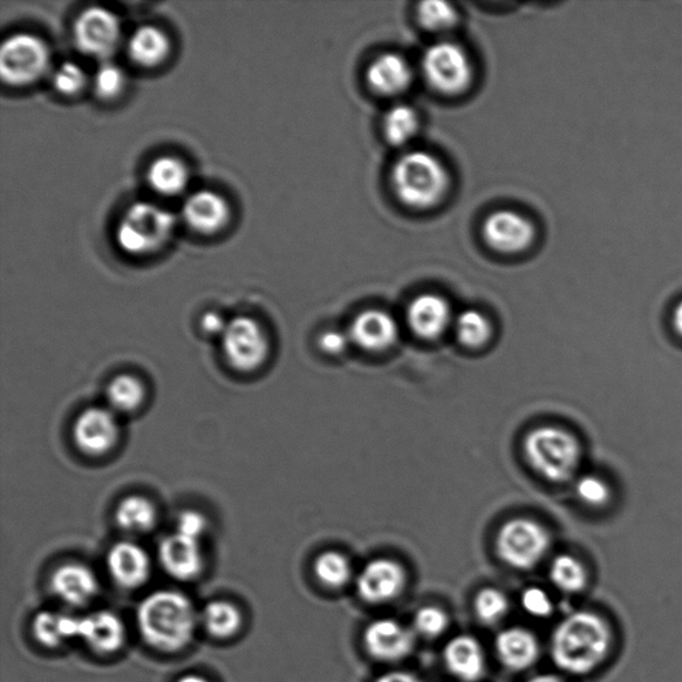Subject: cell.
Masks as SVG:
<instances>
[{"label":"cell","instance_id":"obj_9","mask_svg":"<svg viewBox=\"0 0 682 682\" xmlns=\"http://www.w3.org/2000/svg\"><path fill=\"white\" fill-rule=\"evenodd\" d=\"M72 33L74 43L81 53L101 60L111 58L121 42L119 18L98 6L79 13Z\"/></svg>","mask_w":682,"mask_h":682},{"label":"cell","instance_id":"obj_14","mask_svg":"<svg viewBox=\"0 0 682 682\" xmlns=\"http://www.w3.org/2000/svg\"><path fill=\"white\" fill-rule=\"evenodd\" d=\"M74 440L86 455H105L111 451L119 440L118 420L108 409H87L75 422Z\"/></svg>","mask_w":682,"mask_h":682},{"label":"cell","instance_id":"obj_2","mask_svg":"<svg viewBox=\"0 0 682 682\" xmlns=\"http://www.w3.org/2000/svg\"><path fill=\"white\" fill-rule=\"evenodd\" d=\"M196 623L194 604L179 592H154L138 608L142 637L162 652L184 650L194 637Z\"/></svg>","mask_w":682,"mask_h":682},{"label":"cell","instance_id":"obj_21","mask_svg":"<svg viewBox=\"0 0 682 682\" xmlns=\"http://www.w3.org/2000/svg\"><path fill=\"white\" fill-rule=\"evenodd\" d=\"M107 564L114 582L126 590L139 588L152 573V562L146 551L134 543L115 544L108 554Z\"/></svg>","mask_w":682,"mask_h":682},{"label":"cell","instance_id":"obj_20","mask_svg":"<svg viewBox=\"0 0 682 682\" xmlns=\"http://www.w3.org/2000/svg\"><path fill=\"white\" fill-rule=\"evenodd\" d=\"M447 671L462 682H479L487 670L486 653L474 636L459 634L448 641L442 651Z\"/></svg>","mask_w":682,"mask_h":682},{"label":"cell","instance_id":"obj_15","mask_svg":"<svg viewBox=\"0 0 682 682\" xmlns=\"http://www.w3.org/2000/svg\"><path fill=\"white\" fill-rule=\"evenodd\" d=\"M182 216L191 230L202 235H214L227 226L230 204L210 189L196 191L183 204Z\"/></svg>","mask_w":682,"mask_h":682},{"label":"cell","instance_id":"obj_46","mask_svg":"<svg viewBox=\"0 0 682 682\" xmlns=\"http://www.w3.org/2000/svg\"><path fill=\"white\" fill-rule=\"evenodd\" d=\"M672 324L678 335L682 338V300L673 311Z\"/></svg>","mask_w":682,"mask_h":682},{"label":"cell","instance_id":"obj_40","mask_svg":"<svg viewBox=\"0 0 682 682\" xmlns=\"http://www.w3.org/2000/svg\"><path fill=\"white\" fill-rule=\"evenodd\" d=\"M448 626L449 617L439 606H422L413 618V632L427 639L440 637Z\"/></svg>","mask_w":682,"mask_h":682},{"label":"cell","instance_id":"obj_4","mask_svg":"<svg viewBox=\"0 0 682 682\" xmlns=\"http://www.w3.org/2000/svg\"><path fill=\"white\" fill-rule=\"evenodd\" d=\"M392 184L402 203L425 210L436 206L447 195L449 174L432 154L411 152L402 155L394 165Z\"/></svg>","mask_w":682,"mask_h":682},{"label":"cell","instance_id":"obj_5","mask_svg":"<svg viewBox=\"0 0 682 682\" xmlns=\"http://www.w3.org/2000/svg\"><path fill=\"white\" fill-rule=\"evenodd\" d=\"M175 227L176 217L168 210L154 203L136 202L120 217L115 238L126 254L146 256L165 247Z\"/></svg>","mask_w":682,"mask_h":682},{"label":"cell","instance_id":"obj_3","mask_svg":"<svg viewBox=\"0 0 682 682\" xmlns=\"http://www.w3.org/2000/svg\"><path fill=\"white\" fill-rule=\"evenodd\" d=\"M524 455L532 469L551 483H567L583 462V446L568 429L543 426L525 436Z\"/></svg>","mask_w":682,"mask_h":682},{"label":"cell","instance_id":"obj_29","mask_svg":"<svg viewBox=\"0 0 682 682\" xmlns=\"http://www.w3.org/2000/svg\"><path fill=\"white\" fill-rule=\"evenodd\" d=\"M202 622L211 636L226 640L241 631L243 616L236 605L224 600H215L204 608Z\"/></svg>","mask_w":682,"mask_h":682},{"label":"cell","instance_id":"obj_17","mask_svg":"<svg viewBox=\"0 0 682 682\" xmlns=\"http://www.w3.org/2000/svg\"><path fill=\"white\" fill-rule=\"evenodd\" d=\"M407 322L416 337L438 339L452 323L451 305L436 293H422L408 305Z\"/></svg>","mask_w":682,"mask_h":682},{"label":"cell","instance_id":"obj_22","mask_svg":"<svg viewBox=\"0 0 682 682\" xmlns=\"http://www.w3.org/2000/svg\"><path fill=\"white\" fill-rule=\"evenodd\" d=\"M51 588L61 602L84 606L98 595L99 584L95 573L86 565L70 563L53 572Z\"/></svg>","mask_w":682,"mask_h":682},{"label":"cell","instance_id":"obj_25","mask_svg":"<svg viewBox=\"0 0 682 682\" xmlns=\"http://www.w3.org/2000/svg\"><path fill=\"white\" fill-rule=\"evenodd\" d=\"M170 43L167 33L155 26L136 29L127 43V56L136 66L154 68L169 56Z\"/></svg>","mask_w":682,"mask_h":682},{"label":"cell","instance_id":"obj_1","mask_svg":"<svg viewBox=\"0 0 682 682\" xmlns=\"http://www.w3.org/2000/svg\"><path fill=\"white\" fill-rule=\"evenodd\" d=\"M616 646V632L603 613L578 610L562 618L549 641L554 664L569 676L585 678L602 670Z\"/></svg>","mask_w":682,"mask_h":682},{"label":"cell","instance_id":"obj_8","mask_svg":"<svg viewBox=\"0 0 682 682\" xmlns=\"http://www.w3.org/2000/svg\"><path fill=\"white\" fill-rule=\"evenodd\" d=\"M421 70L428 84L446 95L466 91L472 80V65L467 52L454 42L429 47L422 56Z\"/></svg>","mask_w":682,"mask_h":682},{"label":"cell","instance_id":"obj_16","mask_svg":"<svg viewBox=\"0 0 682 682\" xmlns=\"http://www.w3.org/2000/svg\"><path fill=\"white\" fill-rule=\"evenodd\" d=\"M348 335L354 345L368 352H383L397 343L399 327L390 313L381 310L360 312Z\"/></svg>","mask_w":682,"mask_h":682},{"label":"cell","instance_id":"obj_11","mask_svg":"<svg viewBox=\"0 0 682 682\" xmlns=\"http://www.w3.org/2000/svg\"><path fill=\"white\" fill-rule=\"evenodd\" d=\"M366 651L381 663H398L412 653L415 632L394 618H378L366 627Z\"/></svg>","mask_w":682,"mask_h":682},{"label":"cell","instance_id":"obj_7","mask_svg":"<svg viewBox=\"0 0 682 682\" xmlns=\"http://www.w3.org/2000/svg\"><path fill=\"white\" fill-rule=\"evenodd\" d=\"M50 66L49 46L32 33H13L0 49V75L7 85L25 87L37 84L49 72Z\"/></svg>","mask_w":682,"mask_h":682},{"label":"cell","instance_id":"obj_44","mask_svg":"<svg viewBox=\"0 0 682 682\" xmlns=\"http://www.w3.org/2000/svg\"><path fill=\"white\" fill-rule=\"evenodd\" d=\"M227 324L228 323L224 322L220 313L216 312H208L202 319V329L211 333V335H223L224 331L227 329Z\"/></svg>","mask_w":682,"mask_h":682},{"label":"cell","instance_id":"obj_18","mask_svg":"<svg viewBox=\"0 0 682 682\" xmlns=\"http://www.w3.org/2000/svg\"><path fill=\"white\" fill-rule=\"evenodd\" d=\"M495 651L503 666L512 672H523L540 659L542 645L527 627L512 626L497 634Z\"/></svg>","mask_w":682,"mask_h":682},{"label":"cell","instance_id":"obj_19","mask_svg":"<svg viewBox=\"0 0 682 682\" xmlns=\"http://www.w3.org/2000/svg\"><path fill=\"white\" fill-rule=\"evenodd\" d=\"M159 557L168 575L181 582H188L199 576L203 569L201 540L177 532L163 540Z\"/></svg>","mask_w":682,"mask_h":682},{"label":"cell","instance_id":"obj_27","mask_svg":"<svg viewBox=\"0 0 682 682\" xmlns=\"http://www.w3.org/2000/svg\"><path fill=\"white\" fill-rule=\"evenodd\" d=\"M33 636L47 647H58L68 640L79 637V618L64 613L43 611L32 623Z\"/></svg>","mask_w":682,"mask_h":682},{"label":"cell","instance_id":"obj_35","mask_svg":"<svg viewBox=\"0 0 682 682\" xmlns=\"http://www.w3.org/2000/svg\"><path fill=\"white\" fill-rule=\"evenodd\" d=\"M474 608L481 623L493 625L507 616L509 600L503 591L487 586L477 593Z\"/></svg>","mask_w":682,"mask_h":682},{"label":"cell","instance_id":"obj_41","mask_svg":"<svg viewBox=\"0 0 682 682\" xmlns=\"http://www.w3.org/2000/svg\"><path fill=\"white\" fill-rule=\"evenodd\" d=\"M523 610L528 613L529 616L536 618H547L552 616L555 611L554 600L549 596V593L540 586H528L522 593L520 600Z\"/></svg>","mask_w":682,"mask_h":682},{"label":"cell","instance_id":"obj_28","mask_svg":"<svg viewBox=\"0 0 682 682\" xmlns=\"http://www.w3.org/2000/svg\"><path fill=\"white\" fill-rule=\"evenodd\" d=\"M549 579L564 595H579L590 585V572L578 557L557 555L549 565Z\"/></svg>","mask_w":682,"mask_h":682},{"label":"cell","instance_id":"obj_45","mask_svg":"<svg viewBox=\"0 0 682 682\" xmlns=\"http://www.w3.org/2000/svg\"><path fill=\"white\" fill-rule=\"evenodd\" d=\"M374 682H422L416 674L405 671H393L381 674Z\"/></svg>","mask_w":682,"mask_h":682},{"label":"cell","instance_id":"obj_39","mask_svg":"<svg viewBox=\"0 0 682 682\" xmlns=\"http://www.w3.org/2000/svg\"><path fill=\"white\" fill-rule=\"evenodd\" d=\"M52 86L65 97H75L85 90L87 74L84 68L74 61H65L52 75Z\"/></svg>","mask_w":682,"mask_h":682},{"label":"cell","instance_id":"obj_33","mask_svg":"<svg viewBox=\"0 0 682 682\" xmlns=\"http://www.w3.org/2000/svg\"><path fill=\"white\" fill-rule=\"evenodd\" d=\"M313 572L324 586L339 590L351 582L352 565L348 557L340 552L327 551L316 557L315 563H313Z\"/></svg>","mask_w":682,"mask_h":682},{"label":"cell","instance_id":"obj_34","mask_svg":"<svg viewBox=\"0 0 682 682\" xmlns=\"http://www.w3.org/2000/svg\"><path fill=\"white\" fill-rule=\"evenodd\" d=\"M107 397L115 411L128 413L142 406L146 391L140 380L131 374H120L111 381Z\"/></svg>","mask_w":682,"mask_h":682},{"label":"cell","instance_id":"obj_38","mask_svg":"<svg viewBox=\"0 0 682 682\" xmlns=\"http://www.w3.org/2000/svg\"><path fill=\"white\" fill-rule=\"evenodd\" d=\"M418 18L429 31H446L456 25L457 12L449 3L429 0L419 6Z\"/></svg>","mask_w":682,"mask_h":682},{"label":"cell","instance_id":"obj_30","mask_svg":"<svg viewBox=\"0 0 682 682\" xmlns=\"http://www.w3.org/2000/svg\"><path fill=\"white\" fill-rule=\"evenodd\" d=\"M119 527L135 534L152 529L156 523L154 504L142 496H129L116 509Z\"/></svg>","mask_w":682,"mask_h":682},{"label":"cell","instance_id":"obj_48","mask_svg":"<svg viewBox=\"0 0 682 682\" xmlns=\"http://www.w3.org/2000/svg\"><path fill=\"white\" fill-rule=\"evenodd\" d=\"M177 682H208L206 679L202 676H197V674H187V676H183L177 680Z\"/></svg>","mask_w":682,"mask_h":682},{"label":"cell","instance_id":"obj_10","mask_svg":"<svg viewBox=\"0 0 682 682\" xmlns=\"http://www.w3.org/2000/svg\"><path fill=\"white\" fill-rule=\"evenodd\" d=\"M222 337L224 357L237 371H255L269 357L267 335L254 319L245 316L232 319Z\"/></svg>","mask_w":682,"mask_h":682},{"label":"cell","instance_id":"obj_26","mask_svg":"<svg viewBox=\"0 0 682 682\" xmlns=\"http://www.w3.org/2000/svg\"><path fill=\"white\" fill-rule=\"evenodd\" d=\"M188 181L187 166L175 156H160L149 165L147 170L148 186L159 195H181L187 188Z\"/></svg>","mask_w":682,"mask_h":682},{"label":"cell","instance_id":"obj_47","mask_svg":"<svg viewBox=\"0 0 682 682\" xmlns=\"http://www.w3.org/2000/svg\"><path fill=\"white\" fill-rule=\"evenodd\" d=\"M528 682H565L561 676H556V674L544 673L537 674V676L532 678Z\"/></svg>","mask_w":682,"mask_h":682},{"label":"cell","instance_id":"obj_43","mask_svg":"<svg viewBox=\"0 0 682 682\" xmlns=\"http://www.w3.org/2000/svg\"><path fill=\"white\" fill-rule=\"evenodd\" d=\"M351 343L350 335L341 331H327L319 339V347L329 354L343 353Z\"/></svg>","mask_w":682,"mask_h":682},{"label":"cell","instance_id":"obj_36","mask_svg":"<svg viewBox=\"0 0 682 682\" xmlns=\"http://www.w3.org/2000/svg\"><path fill=\"white\" fill-rule=\"evenodd\" d=\"M575 490L577 499L591 508H604L613 497L610 483L604 477L593 474L577 477Z\"/></svg>","mask_w":682,"mask_h":682},{"label":"cell","instance_id":"obj_23","mask_svg":"<svg viewBox=\"0 0 682 682\" xmlns=\"http://www.w3.org/2000/svg\"><path fill=\"white\" fill-rule=\"evenodd\" d=\"M79 637L94 652L110 654L125 645L126 627L115 613L99 611L79 618Z\"/></svg>","mask_w":682,"mask_h":682},{"label":"cell","instance_id":"obj_6","mask_svg":"<svg viewBox=\"0 0 682 682\" xmlns=\"http://www.w3.org/2000/svg\"><path fill=\"white\" fill-rule=\"evenodd\" d=\"M552 548V536L543 524L532 518H514L503 525L496 536L500 561L515 569L536 568Z\"/></svg>","mask_w":682,"mask_h":682},{"label":"cell","instance_id":"obj_12","mask_svg":"<svg viewBox=\"0 0 682 682\" xmlns=\"http://www.w3.org/2000/svg\"><path fill=\"white\" fill-rule=\"evenodd\" d=\"M406 584L407 572L400 563L374 558L359 573L357 591L366 603L383 604L400 596Z\"/></svg>","mask_w":682,"mask_h":682},{"label":"cell","instance_id":"obj_32","mask_svg":"<svg viewBox=\"0 0 682 682\" xmlns=\"http://www.w3.org/2000/svg\"><path fill=\"white\" fill-rule=\"evenodd\" d=\"M455 332L462 345L480 348L493 338V324L484 313L470 309L455 319Z\"/></svg>","mask_w":682,"mask_h":682},{"label":"cell","instance_id":"obj_13","mask_svg":"<svg viewBox=\"0 0 682 682\" xmlns=\"http://www.w3.org/2000/svg\"><path fill=\"white\" fill-rule=\"evenodd\" d=\"M484 241L503 254H518L535 241V227L527 217L510 210L496 211L483 224Z\"/></svg>","mask_w":682,"mask_h":682},{"label":"cell","instance_id":"obj_24","mask_svg":"<svg viewBox=\"0 0 682 682\" xmlns=\"http://www.w3.org/2000/svg\"><path fill=\"white\" fill-rule=\"evenodd\" d=\"M412 68L398 53H383L367 70V81L374 92L392 97L406 91L412 81Z\"/></svg>","mask_w":682,"mask_h":682},{"label":"cell","instance_id":"obj_31","mask_svg":"<svg viewBox=\"0 0 682 682\" xmlns=\"http://www.w3.org/2000/svg\"><path fill=\"white\" fill-rule=\"evenodd\" d=\"M419 115L408 105H397L384 116L383 131L393 146H405L419 131Z\"/></svg>","mask_w":682,"mask_h":682},{"label":"cell","instance_id":"obj_37","mask_svg":"<svg viewBox=\"0 0 682 682\" xmlns=\"http://www.w3.org/2000/svg\"><path fill=\"white\" fill-rule=\"evenodd\" d=\"M126 75L113 61L101 64L94 75L92 88L95 95L101 100H113L125 90Z\"/></svg>","mask_w":682,"mask_h":682},{"label":"cell","instance_id":"obj_42","mask_svg":"<svg viewBox=\"0 0 682 682\" xmlns=\"http://www.w3.org/2000/svg\"><path fill=\"white\" fill-rule=\"evenodd\" d=\"M207 529V520L199 512L186 510L177 518V534L201 540Z\"/></svg>","mask_w":682,"mask_h":682}]
</instances>
